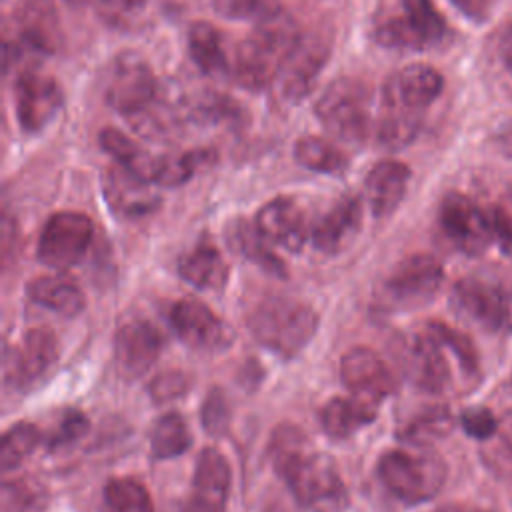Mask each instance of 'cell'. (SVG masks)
<instances>
[{
  "label": "cell",
  "instance_id": "cell-1",
  "mask_svg": "<svg viewBox=\"0 0 512 512\" xmlns=\"http://www.w3.org/2000/svg\"><path fill=\"white\" fill-rule=\"evenodd\" d=\"M270 462L304 508L340 512L348 504L346 486L328 454L316 452L308 436L294 424L282 422L270 436Z\"/></svg>",
  "mask_w": 512,
  "mask_h": 512
},
{
  "label": "cell",
  "instance_id": "cell-2",
  "mask_svg": "<svg viewBox=\"0 0 512 512\" xmlns=\"http://www.w3.org/2000/svg\"><path fill=\"white\" fill-rule=\"evenodd\" d=\"M300 36L296 22L282 10L256 22L234 52V80L246 90H262L274 84Z\"/></svg>",
  "mask_w": 512,
  "mask_h": 512
},
{
  "label": "cell",
  "instance_id": "cell-3",
  "mask_svg": "<svg viewBox=\"0 0 512 512\" xmlns=\"http://www.w3.org/2000/svg\"><path fill=\"white\" fill-rule=\"evenodd\" d=\"M246 326L264 348L282 358H294L316 334L318 314L300 298L268 294L250 308Z\"/></svg>",
  "mask_w": 512,
  "mask_h": 512
},
{
  "label": "cell",
  "instance_id": "cell-4",
  "mask_svg": "<svg viewBox=\"0 0 512 512\" xmlns=\"http://www.w3.org/2000/svg\"><path fill=\"white\" fill-rule=\"evenodd\" d=\"M370 32L384 48L430 50L440 46L450 30L432 0H380Z\"/></svg>",
  "mask_w": 512,
  "mask_h": 512
},
{
  "label": "cell",
  "instance_id": "cell-5",
  "mask_svg": "<svg viewBox=\"0 0 512 512\" xmlns=\"http://www.w3.org/2000/svg\"><path fill=\"white\" fill-rule=\"evenodd\" d=\"M376 472L386 490L404 504L432 500L448 478L444 458L430 446L388 450L380 456Z\"/></svg>",
  "mask_w": 512,
  "mask_h": 512
},
{
  "label": "cell",
  "instance_id": "cell-6",
  "mask_svg": "<svg viewBox=\"0 0 512 512\" xmlns=\"http://www.w3.org/2000/svg\"><path fill=\"white\" fill-rule=\"evenodd\" d=\"M316 116L338 140L360 142L370 130V88L358 78L332 80L320 94Z\"/></svg>",
  "mask_w": 512,
  "mask_h": 512
},
{
  "label": "cell",
  "instance_id": "cell-7",
  "mask_svg": "<svg viewBox=\"0 0 512 512\" xmlns=\"http://www.w3.org/2000/svg\"><path fill=\"white\" fill-rule=\"evenodd\" d=\"M158 92V78L138 52H122L112 60L104 82V100L116 114L130 120L148 108Z\"/></svg>",
  "mask_w": 512,
  "mask_h": 512
},
{
  "label": "cell",
  "instance_id": "cell-8",
  "mask_svg": "<svg viewBox=\"0 0 512 512\" xmlns=\"http://www.w3.org/2000/svg\"><path fill=\"white\" fill-rule=\"evenodd\" d=\"M394 346L402 374L418 390L440 394L448 388L452 380L448 350L426 326L420 332L402 334Z\"/></svg>",
  "mask_w": 512,
  "mask_h": 512
},
{
  "label": "cell",
  "instance_id": "cell-9",
  "mask_svg": "<svg viewBox=\"0 0 512 512\" xmlns=\"http://www.w3.org/2000/svg\"><path fill=\"white\" fill-rule=\"evenodd\" d=\"M456 308L494 334L512 332V288L482 276H464L452 288Z\"/></svg>",
  "mask_w": 512,
  "mask_h": 512
},
{
  "label": "cell",
  "instance_id": "cell-10",
  "mask_svg": "<svg viewBox=\"0 0 512 512\" xmlns=\"http://www.w3.org/2000/svg\"><path fill=\"white\" fill-rule=\"evenodd\" d=\"M438 224L448 242L468 256H478L496 242L490 208H482L460 192H450L442 198Z\"/></svg>",
  "mask_w": 512,
  "mask_h": 512
},
{
  "label": "cell",
  "instance_id": "cell-11",
  "mask_svg": "<svg viewBox=\"0 0 512 512\" xmlns=\"http://www.w3.org/2000/svg\"><path fill=\"white\" fill-rule=\"evenodd\" d=\"M94 236L92 220L74 210L56 212L48 218L38 240V258L54 270H68L76 266Z\"/></svg>",
  "mask_w": 512,
  "mask_h": 512
},
{
  "label": "cell",
  "instance_id": "cell-12",
  "mask_svg": "<svg viewBox=\"0 0 512 512\" xmlns=\"http://www.w3.org/2000/svg\"><path fill=\"white\" fill-rule=\"evenodd\" d=\"M58 338L48 328H32L20 344L4 346L2 374L6 386L26 390L34 386L58 360Z\"/></svg>",
  "mask_w": 512,
  "mask_h": 512
},
{
  "label": "cell",
  "instance_id": "cell-13",
  "mask_svg": "<svg viewBox=\"0 0 512 512\" xmlns=\"http://www.w3.org/2000/svg\"><path fill=\"white\" fill-rule=\"evenodd\" d=\"M64 102L58 82L36 70L28 68L16 76L14 82V110L16 120L24 132L44 130L60 112Z\"/></svg>",
  "mask_w": 512,
  "mask_h": 512
},
{
  "label": "cell",
  "instance_id": "cell-14",
  "mask_svg": "<svg viewBox=\"0 0 512 512\" xmlns=\"http://www.w3.org/2000/svg\"><path fill=\"white\" fill-rule=\"evenodd\" d=\"M444 268L432 254H410L402 258L384 282V294L398 306H422L440 290Z\"/></svg>",
  "mask_w": 512,
  "mask_h": 512
},
{
  "label": "cell",
  "instance_id": "cell-15",
  "mask_svg": "<svg viewBox=\"0 0 512 512\" xmlns=\"http://www.w3.org/2000/svg\"><path fill=\"white\" fill-rule=\"evenodd\" d=\"M170 322L178 338L198 352H220L232 342L230 326L208 304L192 296L172 306Z\"/></svg>",
  "mask_w": 512,
  "mask_h": 512
},
{
  "label": "cell",
  "instance_id": "cell-16",
  "mask_svg": "<svg viewBox=\"0 0 512 512\" xmlns=\"http://www.w3.org/2000/svg\"><path fill=\"white\" fill-rule=\"evenodd\" d=\"M444 78L428 64H408L394 72L382 86V106L418 114L442 94Z\"/></svg>",
  "mask_w": 512,
  "mask_h": 512
},
{
  "label": "cell",
  "instance_id": "cell-17",
  "mask_svg": "<svg viewBox=\"0 0 512 512\" xmlns=\"http://www.w3.org/2000/svg\"><path fill=\"white\" fill-rule=\"evenodd\" d=\"M162 350L158 328L144 318L126 320L114 334V364L122 378L144 376Z\"/></svg>",
  "mask_w": 512,
  "mask_h": 512
},
{
  "label": "cell",
  "instance_id": "cell-18",
  "mask_svg": "<svg viewBox=\"0 0 512 512\" xmlns=\"http://www.w3.org/2000/svg\"><path fill=\"white\" fill-rule=\"evenodd\" d=\"M340 378L354 396L376 404H380L396 390V378L386 362L366 346L350 348L342 356Z\"/></svg>",
  "mask_w": 512,
  "mask_h": 512
},
{
  "label": "cell",
  "instance_id": "cell-19",
  "mask_svg": "<svg viewBox=\"0 0 512 512\" xmlns=\"http://www.w3.org/2000/svg\"><path fill=\"white\" fill-rule=\"evenodd\" d=\"M232 470L218 448H204L194 466L188 512H226Z\"/></svg>",
  "mask_w": 512,
  "mask_h": 512
},
{
  "label": "cell",
  "instance_id": "cell-20",
  "mask_svg": "<svg viewBox=\"0 0 512 512\" xmlns=\"http://www.w3.org/2000/svg\"><path fill=\"white\" fill-rule=\"evenodd\" d=\"M328 50V42L318 32L300 36L276 80L280 86V96L286 102H298L310 92L328 58Z\"/></svg>",
  "mask_w": 512,
  "mask_h": 512
},
{
  "label": "cell",
  "instance_id": "cell-21",
  "mask_svg": "<svg viewBox=\"0 0 512 512\" xmlns=\"http://www.w3.org/2000/svg\"><path fill=\"white\" fill-rule=\"evenodd\" d=\"M260 234L290 252H298L310 236V224L304 208L288 196H278L266 202L254 218Z\"/></svg>",
  "mask_w": 512,
  "mask_h": 512
},
{
  "label": "cell",
  "instance_id": "cell-22",
  "mask_svg": "<svg viewBox=\"0 0 512 512\" xmlns=\"http://www.w3.org/2000/svg\"><path fill=\"white\" fill-rule=\"evenodd\" d=\"M362 204L356 196L338 198L310 228V240L324 254H338L360 232Z\"/></svg>",
  "mask_w": 512,
  "mask_h": 512
},
{
  "label": "cell",
  "instance_id": "cell-23",
  "mask_svg": "<svg viewBox=\"0 0 512 512\" xmlns=\"http://www.w3.org/2000/svg\"><path fill=\"white\" fill-rule=\"evenodd\" d=\"M102 188L110 210L124 218L144 216L156 210V206L160 204V198L152 190V184L120 164L104 172Z\"/></svg>",
  "mask_w": 512,
  "mask_h": 512
},
{
  "label": "cell",
  "instance_id": "cell-24",
  "mask_svg": "<svg viewBox=\"0 0 512 512\" xmlns=\"http://www.w3.org/2000/svg\"><path fill=\"white\" fill-rule=\"evenodd\" d=\"M410 168L398 160L376 162L364 180L366 200L376 218L390 216L406 196Z\"/></svg>",
  "mask_w": 512,
  "mask_h": 512
},
{
  "label": "cell",
  "instance_id": "cell-25",
  "mask_svg": "<svg viewBox=\"0 0 512 512\" xmlns=\"http://www.w3.org/2000/svg\"><path fill=\"white\" fill-rule=\"evenodd\" d=\"M376 412V402L364 400L354 394L350 398L336 396L320 408V424L330 438L344 440L370 424L376 418Z\"/></svg>",
  "mask_w": 512,
  "mask_h": 512
},
{
  "label": "cell",
  "instance_id": "cell-26",
  "mask_svg": "<svg viewBox=\"0 0 512 512\" xmlns=\"http://www.w3.org/2000/svg\"><path fill=\"white\" fill-rule=\"evenodd\" d=\"M26 294L34 304L66 318H74L86 308V296L80 286L60 274H48L30 280Z\"/></svg>",
  "mask_w": 512,
  "mask_h": 512
},
{
  "label": "cell",
  "instance_id": "cell-27",
  "mask_svg": "<svg viewBox=\"0 0 512 512\" xmlns=\"http://www.w3.org/2000/svg\"><path fill=\"white\" fill-rule=\"evenodd\" d=\"M178 274L198 290H222L228 280V266L212 242H198L178 260Z\"/></svg>",
  "mask_w": 512,
  "mask_h": 512
},
{
  "label": "cell",
  "instance_id": "cell-28",
  "mask_svg": "<svg viewBox=\"0 0 512 512\" xmlns=\"http://www.w3.org/2000/svg\"><path fill=\"white\" fill-rule=\"evenodd\" d=\"M22 38L36 50L52 52L60 42L58 20L50 4L42 0H26L16 16Z\"/></svg>",
  "mask_w": 512,
  "mask_h": 512
},
{
  "label": "cell",
  "instance_id": "cell-29",
  "mask_svg": "<svg viewBox=\"0 0 512 512\" xmlns=\"http://www.w3.org/2000/svg\"><path fill=\"white\" fill-rule=\"evenodd\" d=\"M454 426L456 420L448 406H426L398 430V438L410 446H430L446 438Z\"/></svg>",
  "mask_w": 512,
  "mask_h": 512
},
{
  "label": "cell",
  "instance_id": "cell-30",
  "mask_svg": "<svg viewBox=\"0 0 512 512\" xmlns=\"http://www.w3.org/2000/svg\"><path fill=\"white\" fill-rule=\"evenodd\" d=\"M188 52L204 74H220L228 68L222 34L210 22H194L188 30Z\"/></svg>",
  "mask_w": 512,
  "mask_h": 512
},
{
  "label": "cell",
  "instance_id": "cell-31",
  "mask_svg": "<svg viewBox=\"0 0 512 512\" xmlns=\"http://www.w3.org/2000/svg\"><path fill=\"white\" fill-rule=\"evenodd\" d=\"M230 244L236 252L264 268L266 272L274 276H286L284 262L268 248V240L260 234L256 224H248L244 220H238L230 228Z\"/></svg>",
  "mask_w": 512,
  "mask_h": 512
},
{
  "label": "cell",
  "instance_id": "cell-32",
  "mask_svg": "<svg viewBox=\"0 0 512 512\" xmlns=\"http://www.w3.org/2000/svg\"><path fill=\"white\" fill-rule=\"evenodd\" d=\"M294 158L300 166L320 174H342L348 166L346 154L330 140L320 136H302L294 144Z\"/></svg>",
  "mask_w": 512,
  "mask_h": 512
},
{
  "label": "cell",
  "instance_id": "cell-33",
  "mask_svg": "<svg viewBox=\"0 0 512 512\" xmlns=\"http://www.w3.org/2000/svg\"><path fill=\"white\" fill-rule=\"evenodd\" d=\"M192 444L186 420L178 412H166L156 418L150 430V452L156 460H168L184 454Z\"/></svg>",
  "mask_w": 512,
  "mask_h": 512
},
{
  "label": "cell",
  "instance_id": "cell-34",
  "mask_svg": "<svg viewBox=\"0 0 512 512\" xmlns=\"http://www.w3.org/2000/svg\"><path fill=\"white\" fill-rule=\"evenodd\" d=\"M48 502V488L32 476H18L2 484V512H46Z\"/></svg>",
  "mask_w": 512,
  "mask_h": 512
},
{
  "label": "cell",
  "instance_id": "cell-35",
  "mask_svg": "<svg viewBox=\"0 0 512 512\" xmlns=\"http://www.w3.org/2000/svg\"><path fill=\"white\" fill-rule=\"evenodd\" d=\"M422 116L394 110V108H380V116L376 120V140L386 148H402L408 146L420 132Z\"/></svg>",
  "mask_w": 512,
  "mask_h": 512
},
{
  "label": "cell",
  "instance_id": "cell-36",
  "mask_svg": "<svg viewBox=\"0 0 512 512\" xmlns=\"http://www.w3.org/2000/svg\"><path fill=\"white\" fill-rule=\"evenodd\" d=\"M108 512H154V502L144 484L134 478H112L104 486Z\"/></svg>",
  "mask_w": 512,
  "mask_h": 512
},
{
  "label": "cell",
  "instance_id": "cell-37",
  "mask_svg": "<svg viewBox=\"0 0 512 512\" xmlns=\"http://www.w3.org/2000/svg\"><path fill=\"white\" fill-rule=\"evenodd\" d=\"M426 328L444 344V348L456 358L460 372L466 378H480V356L474 346V342L460 330L440 322V320H430L426 322Z\"/></svg>",
  "mask_w": 512,
  "mask_h": 512
},
{
  "label": "cell",
  "instance_id": "cell-38",
  "mask_svg": "<svg viewBox=\"0 0 512 512\" xmlns=\"http://www.w3.org/2000/svg\"><path fill=\"white\" fill-rule=\"evenodd\" d=\"M42 442V434L32 422H18L10 426L0 442V468L10 472L18 468Z\"/></svg>",
  "mask_w": 512,
  "mask_h": 512
},
{
  "label": "cell",
  "instance_id": "cell-39",
  "mask_svg": "<svg viewBox=\"0 0 512 512\" xmlns=\"http://www.w3.org/2000/svg\"><path fill=\"white\" fill-rule=\"evenodd\" d=\"M482 462L500 480L512 482V414H508L500 424L496 434L486 440L482 448Z\"/></svg>",
  "mask_w": 512,
  "mask_h": 512
},
{
  "label": "cell",
  "instance_id": "cell-40",
  "mask_svg": "<svg viewBox=\"0 0 512 512\" xmlns=\"http://www.w3.org/2000/svg\"><path fill=\"white\" fill-rule=\"evenodd\" d=\"M214 10L228 20H264L276 14L280 0H212Z\"/></svg>",
  "mask_w": 512,
  "mask_h": 512
},
{
  "label": "cell",
  "instance_id": "cell-41",
  "mask_svg": "<svg viewBox=\"0 0 512 512\" xmlns=\"http://www.w3.org/2000/svg\"><path fill=\"white\" fill-rule=\"evenodd\" d=\"M230 416H232V410L226 394L216 386L210 388L200 408V420L204 430L212 436H222L230 426Z\"/></svg>",
  "mask_w": 512,
  "mask_h": 512
},
{
  "label": "cell",
  "instance_id": "cell-42",
  "mask_svg": "<svg viewBox=\"0 0 512 512\" xmlns=\"http://www.w3.org/2000/svg\"><path fill=\"white\" fill-rule=\"evenodd\" d=\"M90 428V422L88 418L78 412V410H66L58 422V426L54 428V432L48 436L46 440V446L50 450H56V448H64V446H70L74 444L76 440H80Z\"/></svg>",
  "mask_w": 512,
  "mask_h": 512
},
{
  "label": "cell",
  "instance_id": "cell-43",
  "mask_svg": "<svg viewBox=\"0 0 512 512\" xmlns=\"http://www.w3.org/2000/svg\"><path fill=\"white\" fill-rule=\"evenodd\" d=\"M188 390V378L178 370H166L160 372L152 382L148 384V394L156 404L172 402L180 396H184Z\"/></svg>",
  "mask_w": 512,
  "mask_h": 512
},
{
  "label": "cell",
  "instance_id": "cell-44",
  "mask_svg": "<svg viewBox=\"0 0 512 512\" xmlns=\"http://www.w3.org/2000/svg\"><path fill=\"white\" fill-rule=\"evenodd\" d=\"M498 424L500 422L496 420V416L484 406H474L460 414V426L464 428V432L480 442L490 440L496 434Z\"/></svg>",
  "mask_w": 512,
  "mask_h": 512
},
{
  "label": "cell",
  "instance_id": "cell-45",
  "mask_svg": "<svg viewBox=\"0 0 512 512\" xmlns=\"http://www.w3.org/2000/svg\"><path fill=\"white\" fill-rule=\"evenodd\" d=\"M450 2L462 16H466L476 24L486 22L498 4V0H450Z\"/></svg>",
  "mask_w": 512,
  "mask_h": 512
},
{
  "label": "cell",
  "instance_id": "cell-46",
  "mask_svg": "<svg viewBox=\"0 0 512 512\" xmlns=\"http://www.w3.org/2000/svg\"><path fill=\"white\" fill-rule=\"evenodd\" d=\"M498 54H500L506 70L512 74V22L500 30Z\"/></svg>",
  "mask_w": 512,
  "mask_h": 512
},
{
  "label": "cell",
  "instance_id": "cell-47",
  "mask_svg": "<svg viewBox=\"0 0 512 512\" xmlns=\"http://www.w3.org/2000/svg\"><path fill=\"white\" fill-rule=\"evenodd\" d=\"M494 210H496V214L500 216V220L504 222V226L510 228L508 232H510V236H512V192L506 194V196H502V200L494 204Z\"/></svg>",
  "mask_w": 512,
  "mask_h": 512
},
{
  "label": "cell",
  "instance_id": "cell-48",
  "mask_svg": "<svg viewBox=\"0 0 512 512\" xmlns=\"http://www.w3.org/2000/svg\"><path fill=\"white\" fill-rule=\"evenodd\" d=\"M432 512H490V510L474 506V504H446V506H440Z\"/></svg>",
  "mask_w": 512,
  "mask_h": 512
},
{
  "label": "cell",
  "instance_id": "cell-49",
  "mask_svg": "<svg viewBox=\"0 0 512 512\" xmlns=\"http://www.w3.org/2000/svg\"><path fill=\"white\" fill-rule=\"evenodd\" d=\"M110 2L122 10H134V8L144 6L148 0H110Z\"/></svg>",
  "mask_w": 512,
  "mask_h": 512
}]
</instances>
